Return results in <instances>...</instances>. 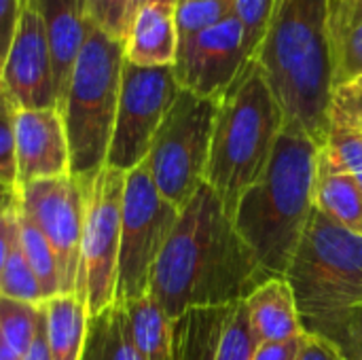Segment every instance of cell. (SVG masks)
I'll return each instance as SVG.
<instances>
[{"instance_id": "ab89813d", "label": "cell", "mask_w": 362, "mask_h": 360, "mask_svg": "<svg viewBox=\"0 0 362 360\" xmlns=\"http://www.w3.org/2000/svg\"><path fill=\"white\" fill-rule=\"evenodd\" d=\"M157 2H161V4H174V6H178V2L180 0H129V11H132V17H134V13L136 11H140L142 6H146V4H157ZM132 23V21H129Z\"/></svg>"}, {"instance_id": "836d02e7", "label": "cell", "mask_w": 362, "mask_h": 360, "mask_svg": "<svg viewBox=\"0 0 362 360\" xmlns=\"http://www.w3.org/2000/svg\"><path fill=\"white\" fill-rule=\"evenodd\" d=\"M23 0H0V70L6 59L19 15H21Z\"/></svg>"}, {"instance_id": "8fae6325", "label": "cell", "mask_w": 362, "mask_h": 360, "mask_svg": "<svg viewBox=\"0 0 362 360\" xmlns=\"http://www.w3.org/2000/svg\"><path fill=\"white\" fill-rule=\"evenodd\" d=\"M17 193L21 212L34 221L57 257L62 293H76L85 219V180L66 174L30 182L17 189Z\"/></svg>"}, {"instance_id": "8992f818", "label": "cell", "mask_w": 362, "mask_h": 360, "mask_svg": "<svg viewBox=\"0 0 362 360\" xmlns=\"http://www.w3.org/2000/svg\"><path fill=\"white\" fill-rule=\"evenodd\" d=\"M284 278L301 320L362 303V236L314 208Z\"/></svg>"}, {"instance_id": "d6a6232c", "label": "cell", "mask_w": 362, "mask_h": 360, "mask_svg": "<svg viewBox=\"0 0 362 360\" xmlns=\"http://www.w3.org/2000/svg\"><path fill=\"white\" fill-rule=\"evenodd\" d=\"M274 0H238V17L242 19L248 36V51H250V62L263 40L269 11H272Z\"/></svg>"}, {"instance_id": "603a6c76", "label": "cell", "mask_w": 362, "mask_h": 360, "mask_svg": "<svg viewBox=\"0 0 362 360\" xmlns=\"http://www.w3.org/2000/svg\"><path fill=\"white\" fill-rule=\"evenodd\" d=\"M81 360H144L132 342L127 318L119 303L89 318Z\"/></svg>"}, {"instance_id": "4fadbf2b", "label": "cell", "mask_w": 362, "mask_h": 360, "mask_svg": "<svg viewBox=\"0 0 362 360\" xmlns=\"http://www.w3.org/2000/svg\"><path fill=\"white\" fill-rule=\"evenodd\" d=\"M257 348L246 301L189 310L172 320V360H255Z\"/></svg>"}, {"instance_id": "ba28073f", "label": "cell", "mask_w": 362, "mask_h": 360, "mask_svg": "<svg viewBox=\"0 0 362 360\" xmlns=\"http://www.w3.org/2000/svg\"><path fill=\"white\" fill-rule=\"evenodd\" d=\"M178 212L155 187L146 161L125 174L115 303L148 293L153 267L176 225Z\"/></svg>"}, {"instance_id": "1f68e13d", "label": "cell", "mask_w": 362, "mask_h": 360, "mask_svg": "<svg viewBox=\"0 0 362 360\" xmlns=\"http://www.w3.org/2000/svg\"><path fill=\"white\" fill-rule=\"evenodd\" d=\"M85 4L89 23L93 28L125 42L132 21L129 0H85Z\"/></svg>"}, {"instance_id": "74e56055", "label": "cell", "mask_w": 362, "mask_h": 360, "mask_svg": "<svg viewBox=\"0 0 362 360\" xmlns=\"http://www.w3.org/2000/svg\"><path fill=\"white\" fill-rule=\"evenodd\" d=\"M21 360H51L49 346H47V333H45V308H42V318H40L38 331H36L30 348L25 350V354L21 356Z\"/></svg>"}, {"instance_id": "f1b7e54d", "label": "cell", "mask_w": 362, "mask_h": 360, "mask_svg": "<svg viewBox=\"0 0 362 360\" xmlns=\"http://www.w3.org/2000/svg\"><path fill=\"white\" fill-rule=\"evenodd\" d=\"M0 297L25 301V303H45L42 289H40L32 267L28 265V261L21 252L19 240L15 242L13 250L6 259L2 280H0Z\"/></svg>"}, {"instance_id": "d6986e66", "label": "cell", "mask_w": 362, "mask_h": 360, "mask_svg": "<svg viewBox=\"0 0 362 360\" xmlns=\"http://www.w3.org/2000/svg\"><path fill=\"white\" fill-rule=\"evenodd\" d=\"M42 308L51 360H81L91 318L83 297L78 293H59L47 299Z\"/></svg>"}, {"instance_id": "3957f363", "label": "cell", "mask_w": 362, "mask_h": 360, "mask_svg": "<svg viewBox=\"0 0 362 360\" xmlns=\"http://www.w3.org/2000/svg\"><path fill=\"white\" fill-rule=\"evenodd\" d=\"M320 146L284 123L263 176L240 197L233 223L269 278H284L316 208Z\"/></svg>"}, {"instance_id": "ffe728a7", "label": "cell", "mask_w": 362, "mask_h": 360, "mask_svg": "<svg viewBox=\"0 0 362 360\" xmlns=\"http://www.w3.org/2000/svg\"><path fill=\"white\" fill-rule=\"evenodd\" d=\"M329 30L337 87L362 76V0H333Z\"/></svg>"}, {"instance_id": "ac0fdd59", "label": "cell", "mask_w": 362, "mask_h": 360, "mask_svg": "<svg viewBox=\"0 0 362 360\" xmlns=\"http://www.w3.org/2000/svg\"><path fill=\"white\" fill-rule=\"evenodd\" d=\"M246 306L259 344L286 342L303 333L299 306L286 278L265 280L246 299Z\"/></svg>"}, {"instance_id": "9a60e30c", "label": "cell", "mask_w": 362, "mask_h": 360, "mask_svg": "<svg viewBox=\"0 0 362 360\" xmlns=\"http://www.w3.org/2000/svg\"><path fill=\"white\" fill-rule=\"evenodd\" d=\"M17 189L70 174V146L57 108H19L15 117Z\"/></svg>"}, {"instance_id": "4dcf8cb0", "label": "cell", "mask_w": 362, "mask_h": 360, "mask_svg": "<svg viewBox=\"0 0 362 360\" xmlns=\"http://www.w3.org/2000/svg\"><path fill=\"white\" fill-rule=\"evenodd\" d=\"M17 104L0 81V182L17 189V166H15V117Z\"/></svg>"}, {"instance_id": "8d00e7d4", "label": "cell", "mask_w": 362, "mask_h": 360, "mask_svg": "<svg viewBox=\"0 0 362 360\" xmlns=\"http://www.w3.org/2000/svg\"><path fill=\"white\" fill-rule=\"evenodd\" d=\"M297 360H344L339 356V352L325 342L322 337L314 335V333H303V342L299 348Z\"/></svg>"}, {"instance_id": "d4e9b609", "label": "cell", "mask_w": 362, "mask_h": 360, "mask_svg": "<svg viewBox=\"0 0 362 360\" xmlns=\"http://www.w3.org/2000/svg\"><path fill=\"white\" fill-rule=\"evenodd\" d=\"M17 214H19V246L21 252L28 261V265L32 267L45 301L59 295L62 293V278H59V265H57V257L51 248V244L47 242V238L42 236V231L34 225V221L30 216H25L17 204Z\"/></svg>"}, {"instance_id": "30bf717a", "label": "cell", "mask_w": 362, "mask_h": 360, "mask_svg": "<svg viewBox=\"0 0 362 360\" xmlns=\"http://www.w3.org/2000/svg\"><path fill=\"white\" fill-rule=\"evenodd\" d=\"M178 91L180 85L174 66L142 68L129 62L123 64L121 93L106 166L129 172L148 157L159 125Z\"/></svg>"}, {"instance_id": "60d3db41", "label": "cell", "mask_w": 362, "mask_h": 360, "mask_svg": "<svg viewBox=\"0 0 362 360\" xmlns=\"http://www.w3.org/2000/svg\"><path fill=\"white\" fill-rule=\"evenodd\" d=\"M0 360H21V356L17 352H13L11 348H6L2 342H0Z\"/></svg>"}, {"instance_id": "83f0119b", "label": "cell", "mask_w": 362, "mask_h": 360, "mask_svg": "<svg viewBox=\"0 0 362 360\" xmlns=\"http://www.w3.org/2000/svg\"><path fill=\"white\" fill-rule=\"evenodd\" d=\"M238 15V0H180L176 23L180 38L199 34Z\"/></svg>"}, {"instance_id": "2e32d148", "label": "cell", "mask_w": 362, "mask_h": 360, "mask_svg": "<svg viewBox=\"0 0 362 360\" xmlns=\"http://www.w3.org/2000/svg\"><path fill=\"white\" fill-rule=\"evenodd\" d=\"M45 25V34L53 59L57 106L64 98L76 59L89 34V17L85 0H34Z\"/></svg>"}, {"instance_id": "277c9868", "label": "cell", "mask_w": 362, "mask_h": 360, "mask_svg": "<svg viewBox=\"0 0 362 360\" xmlns=\"http://www.w3.org/2000/svg\"><path fill=\"white\" fill-rule=\"evenodd\" d=\"M282 127L284 115L261 70L250 62L218 100L204 178L231 216L240 197L267 170Z\"/></svg>"}, {"instance_id": "7c38bea8", "label": "cell", "mask_w": 362, "mask_h": 360, "mask_svg": "<svg viewBox=\"0 0 362 360\" xmlns=\"http://www.w3.org/2000/svg\"><path fill=\"white\" fill-rule=\"evenodd\" d=\"M250 64L248 36L235 15L199 34L180 38L174 74L180 89L221 100Z\"/></svg>"}, {"instance_id": "f35d334b", "label": "cell", "mask_w": 362, "mask_h": 360, "mask_svg": "<svg viewBox=\"0 0 362 360\" xmlns=\"http://www.w3.org/2000/svg\"><path fill=\"white\" fill-rule=\"evenodd\" d=\"M17 199H19L17 189L0 182V216H4L8 210H13L17 206Z\"/></svg>"}, {"instance_id": "e575fe53", "label": "cell", "mask_w": 362, "mask_h": 360, "mask_svg": "<svg viewBox=\"0 0 362 360\" xmlns=\"http://www.w3.org/2000/svg\"><path fill=\"white\" fill-rule=\"evenodd\" d=\"M303 333L293 337V339H286V342L259 344V348L255 352V360H297L301 342H303Z\"/></svg>"}, {"instance_id": "f546056e", "label": "cell", "mask_w": 362, "mask_h": 360, "mask_svg": "<svg viewBox=\"0 0 362 360\" xmlns=\"http://www.w3.org/2000/svg\"><path fill=\"white\" fill-rule=\"evenodd\" d=\"M329 123L331 127L362 134V76L341 83L333 89Z\"/></svg>"}, {"instance_id": "9c48e42d", "label": "cell", "mask_w": 362, "mask_h": 360, "mask_svg": "<svg viewBox=\"0 0 362 360\" xmlns=\"http://www.w3.org/2000/svg\"><path fill=\"white\" fill-rule=\"evenodd\" d=\"M125 174L104 166L85 180V219L81 236V269L76 293L98 316L117 301V267L121 248V208Z\"/></svg>"}, {"instance_id": "d590c367", "label": "cell", "mask_w": 362, "mask_h": 360, "mask_svg": "<svg viewBox=\"0 0 362 360\" xmlns=\"http://www.w3.org/2000/svg\"><path fill=\"white\" fill-rule=\"evenodd\" d=\"M17 204H19V199H17ZM17 233H19V214H17V206H15L4 216H0V280H2L6 259L17 242Z\"/></svg>"}, {"instance_id": "52a82bcc", "label": "cell", "mask_w": 362, "mask_h": 360, "mask_svg": "<svg viewBox=\"0 0 362 360\" xmlns=\"http://www.w3.org/2000/svg\"><path fill=\"white\" fill-rule=\"evenodd\" d=\"M218 100L180 89L144 159L159 193L178 210L204 185Z\"/></svg>"}, {"instance_id": "7a4b0ae2", "label": "cell", "mask_w": 362, "mask_h": 360, "mask_svg": "<svg viewBox=\"0 0 362 360\" xmlns=\"http://www.w3.org/2000/svg\"><path fill=\"white\" fill-rule=\"evenodd\" d=\"M333 0H274L263 40L252 57L269 85L284 123L327 142L335 89L331 53Z\"/></svg>"}, {"instance_id": "7402d4cb", "label": "cell", "mask_w": 362, "mask_h": 360, "mask_svg": "<svg viewBox=\"0 0 362 360\" xmlns=\"http://www.w3.org/2000/svg\"><path fill=\"white\" fill-rule=\"evenodd\" d=\"M314 204L316 210L339 227L362 236V189L354 176L322 168L318 163Z\"/></svg>"}, {"instance_id": "cb8c5ba5", "label": "cell", "mask_w": 362, "mask_h": 360, "mask_svg": "<svg viewBox=\"0 0 362 360\" xmlns=\"http://www.w3.org/2000/svg\"><path fill=\"white\" fill-rule=\"evenodd\" d=\"M301 323L305 333L329 342L344 360H362V303Z\"/></svg>"}, {"instance_id": "44dd1931", "label": "cell", "mask_w": 362, "mask_h": 360, "mask_svg": "<svg viewBox=\"0 0 362 360\" xmlns=\"http://www.w3.org/2000/svg\"><path fill=\"white\" fill-rule=\"evenodd\" d=\"M125 312L132 342L144 360H172V320L159 301L146 293L119 303Z\"/></svg>"}, {"instance_id": "5b68a950", "label": "cell", "mask_w": 362, "mask_h": 360, "mask_svg": "<svg viewBox=\"0 0 362 360\" xmlns=\"http://www.w3.org/2000/svg\"><path fill=\"white\" fill-rule=\"evenodd\" d=\"M125 64L123 42L89 25L57 106L70 146V174L91 178L106 166Z\"/></svg>"}, {"instance_id": "e0dca14e", "label": "cell", "mask_w": 362, "mask_h": 360, "mask_svg": "<svg viewBox=\"0 0 362 360\" xmlns=\"http://www.w3.org/2000/svg\"><path fill=\"white\" fill-rule=\"evenodd\" d=\"M180 45L174 4H146L134 13L123 49L125 62L142 68L174 66Z\"/></svg>"}, {"instance_id": "5bb4252c", "label": "cell", "mask_w": 362, "mask_h": 360, "mask_svg": "<svg viewBox=\"0 0 362 360\" xmlns=\"http://www.w3.org/2000/svg\"><path fill=\"white\" fill-rule=\"evenodd\" d=\"M0 81L17 108H57L51 49L34 0L21 4Z\"/></svg>"}, {"instance_id": "4316f807", "label": "cell", "mask_w": 362, "mask_h": 360, "mask_svg": "<svg viewBox=\"0 0 362 360\" xmlns=\"http://www.w3.org/2000/svg\"><path fill=\"white\" fill-rule=\"evenodd\" d=\"M318 163L356 178L362 189V134L331 127L327 142L320 146Z\"/></svg>"}, {"instance_id": "484cf974", "label": "cell", "mask_w": 362, "mask_h": 360, "mask_svg": "<svg viewBox=\"0 0 362 360\" xmlns=\"http://www.w3.org/2000/svg\"><path fill=\"white\" fill-rule=\"evenodd\" d=\"M42 318V303H25L0 297V342L17 352L25 354Z\"/></svg>"}, {"instance_id": "6da1fadb", "label": "cell", "mask_w": 362, "mask_h": 360, "mask_svg": "<svg viewBox=\"0 0 362 360\" xmlns=\"http://www.w3.org/2000/svg\"><path fill=\"white\" fill-rule=\"evenodd\" d=\"M269 276L210 185L180 208L153 267L148 293L170 320L197 308L246 301Z\"/></svg>"}]
</instances>
